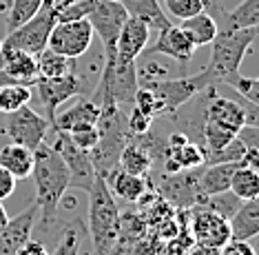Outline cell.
<instances>
[{
	"mask_svg": "<svg viewBox=\"0 0 259 255\" xmlns=\"http://www.w3.org/2000/svg\"><path fill=\"white\" fill-rule=\"evenodd\" d=\"M257 127V106L235 102L217 93L215 87L206 89V102L202 106V147L206 156L222 151L228 142L237 138L241 127ZM206 160V158H204Z\"/></svg>",
	"mask_w": 259,
	"mask_h": 255,
	"instance_id": "cell-1",
	"label": "cell"
},
{
	"mask_svg": "<svg viewBox=\"0 0 259 255\" xmlns=\"http://www.w3.org/2000/svg\"><path fill=\"white\" fill-rule=\"evenodd\" d=\"M33 185H36V200L33 204L42 213V224H54L60 202L69 189V169L62 162L60 153L51 144H40L33 151Z\"/></svg>",
	"mask_w": 259,
	"mask_h": 255,
	"instance_id": "cell-2",
	"label": "cell"
},
{
	"mask_svg": "<svg viewBox=\"0 0 259 255\" xmlns=\"http://www.w3.org/2000/svg\"><path fill=\"white\" fill-rule=\"evenodd\" d=\"M87 224H89V235L96 255H109L117 244V235H120V209L100 173L89 187Z\"/></svg>",
	"mask_w": 259,
	"mask_h": 255,
	"instance_id": "cell-3",
	"label": "cell"
},
{
	"mask_svg": "<svg viewBox=\"0 0 259 255\" xmlns=\"http://www.w3.org/2000/svg\"><path fill=\"white\" fill-rule=\"evenodd\" d=\"M259 33V27L248 29H228V31H217L210 49L208 64L204 67L206 74L213 78L215 85H222L228 76L237 74L244 56L255 45Z\"/></svg>",
	"mask_w": 259,
	"mask_h": 255,
	"instance_id": "cell-4",
	"label": "cell"
},
{
	"mask_svg": "<svg viewBox=\"0 0 259 255\" xmlns=\"http://www.w3.org/2000/svg\"><path fill=\"white\" fill-rule=\"evenodd\" d=\"M153 93L157 102V118L162 116H175L186 102H191L197 93H204L208 87H217L213 78L202 69L199 74L182 76V78H166L160 82L142 85Z\"/></svg>",
	"mask_w": 259,
	"mask_h": 255,
	"instance_id": "cell-5",
	"label": "cell"
},
{
	"mask_svg": "<svg viewBox=\"0 0 259 255\" xmlns=\"http://www.w3.org/2000/svg\"><path fill=\"white\" fill-rule=\"evenodd\" d=\"M54 25H56V9L42 7L36 16H31L20 27L7 31V38L3 40V47L25 51L29 56L38 58L47 49V40H49V33L54 29Z\"/></svg>",
	"mask_w": 259,
	"mask_h": 255,
	"instance_id": "cell-6",
	"label": "cell"
},
{
	"mask_svg": "<svg viewBox=\"0 0 259 255\" xmlns=\"http://www.w3.org/2000/svg\"><path fill=\"white\" fill-rule=\"evenodd\" d=\"M126 18L128 14L120 5V0H98L89 18H87L93 29V35L100 38L104 64H113L115 60V43Z\"/></svg>",
	"mask_w": 259,
	"mask_h": 255,
	"instance_id": "cell-7",
	"label": "cell"
},
{
	"mask_svg": "<svg viewBox=\"0 0 259 255\" xmlns=\"http://www.w3.org/2000/svg\"><path fill=\"white\" fill-rule=\"evenodd\" d=\"M36 89H38L40 102H42L45 111H47V120H49V124L54 122L58 109H60L67 100L93 91V87L84 78H80L75 71L62 76V78H38Z\"/></svg>",
	"mask_w": 259,
	"mask_h": 255,
	"instance_id": "cell-8",
	"label": "cell"
},
{
	"mask_svg": "<svg viewBox=\"0 0 259 255\" xmlns=\"http://www.w3.org/2000/svg\"><path fill=\"white\" fill-rule=\"evenodd\" d=\"M49 129V120L45 116L36 114L29 104L7 114V120H5V135L9 138V142L27 147L29 151H36L42 144Z\"/></svg>",
	"mask_w": 259,
	"mask_h": 255,
	"instance_id": "cell-9",
	"label": "cell"
},
{
	"mask_svg": "<svg viewBox=\"0 0 259 255\" xmlns=\"http://www.w3.org/2000/svg\"><path fill=\"white\" fill-rule=\"evenodd\" d=\"M93 43V29L89 20H71V22H56L47 40V49L60 53L64 58H78L87 56Z\"/></svg>",
	"mask_w": 259,
	"mask_h": 255,
	"instance_id": "cell-10",
	"label": "cell"
},
{
	"mask_svg": "<svg viewBox=\"0 0 259 255\" xmlns=\"http://www.w3.org/2000/svg\"><path fill=\"white\" fill-rule=\"evenodd\" d=\"M51 147L60 153L62 162L67 164V169H69V187L89 191L91 182L96 180V175H98L96 169H93L89 151L75 147L73 140L69 138V133H62V131H56V142Z\"/></svg>",
	"mask_w": 259,
	"mask_h": 255,
	"instance_id": "cell-11",
	"label": "cell"
},
{
	"mask_svg": "<svg viewBox=\"0 0 259 255\" xmlns=\"http://www.w3.org/2000/svg\"><path fill=\"white\" fill-rule=\"evenodd\" d=\"M191 233L202 248H222L231 240L228 220L206 206H191Z\"/></svg>",
	"mask_w": 259,
	"mask_h": 255,
	"instance_id": "cell-12",
	"label": "cell"
},
{
	"mask_svg": "<svg viewBox=\"0 0 259 255\" xmlns=\"http://www.w3.org/2000/svg\"><path fill=\"white\" fill-rule=\"evenodd\" d=\"M149 38H151V27L140 18L128 16L120 29V35H117L113 64H117V67L135 64L138 58L144 53V49L149 47Z\"/></svg>",
	"mask_w": 259,
	"mask_h": 255,
	"instance_id": "cell-13",
	"label": "cell"
},
{
	"mask_svg": "<svg viewBox=\"0 0 259 255\" xmlns=\"http://www.w3.org/2000/svg\"><path fill=\"white\" fill-rule=\"evenodd\" d=\"M38 62L25 51L3 47L0 51V87L3 85H22L31 87L38 82Z\"/></svg>",
	"mask_w": 259,
	"mask_h": 255,
	"instance_id": "cell-14",
	"label": "cell"
},
{
	"mask_svg": "<svg viewBox=\"0 0 259 255\" xmlns=\"http://www.w3.org/2000/svg\"><path fill=\"white\" fill-rule=\"evenodd\" d=\"M36 217H38L36 204H29L16 217H9L7 224L0 229V255H20L22 246L31 240Z\"/></svg>",
	"mask_w": 259,
	"mask_h": 255,
	"instance_id": "cell-15",
	"label": "cell"
},
{
	"mask_svg": "<svg viewBox=\"0 0 259 255\" xmlns=\"http://www.w3.org/2000/svg\"><path fill=\"white\" fill-rule=\"evenodd\" d=\"M144 53H153V56H166L168 60H175L180 67H184L193 60L195 56V47L184 35L180 25H166L164 29H157V38L151 49H144Z\"/></svg>",
	"mask_w": 259,
	"mask_h": 255,
	"instance_id": "cell-16",
	"label": "cell"
},
{
	"mask_svg": "<svg viewBox=\"0 0 259 255\" xmlns=\"http://www.w3.org/2000/svg\"><path fill=\"white\" fill-rule=\"evenodd\" d=\"M98 120H100V106L91 98L78 96V102H73L62 114H56L51 127H54V131L75 133V131H82V129L98 127Z\"/></svg>",
	"mask_w": 259,
	"mask_h": 255,
	"instance_id": "cell-17",
	"label": "cell"
},
{
	"mask_svg": "<svg viewBox=\"0 0 259 255\" xmlns=\"http://www.w3.org/2000/svg\"><path fill=\"white\" fill-rule=\"evenodd\" d=\"M191 171H180V175L170 173V177L162 182V193L166 195L170 202L182 204V206H199L204 202L206 195H202L199 191V173H193Z\"/></svg>",
	"mask_w": 259,
	"mask_h": 255,
	"instance_id": "cell-18",
	"label": "cell"
},
{
	"mask_svg": "<svg viewBox=\"0 0 259 255\" xmlns=\"http://www.w3.org/2000/svg\"><path fill=\"white\" fill-rule=\"evenodd\" d=\"M102 177H104V182H107L109 191L113 193V198H122V200H126V202L140 200L146 193V189H149L146 177L131 175V173H126V171H122L117 167L107 171Z\"/></svg>",
	"mask_w": 259,
	"mask_h": 255,
	"instance_id": "cell-19",
	"label": "cell"
},
{
	"mask_svg": "<svg viewBox=\"0 0 259 255\" xmlns=\"http://www.w3.org/2000/svg\"><path fill=\"white\" fill-rule=\"evenodd\" d=\"M231 227V240L250 242L259 235V202L257 200H241L237 211L228 220Z\"/></svg>",
	"mask_w": 259,
	"mask_h": 255,
	"instance_id": "cell-20",
	"label": "cell"
},
{
	"mask_svg": "<svg viewBox=\"0 0 259 255\" xmlns=\"http://www.w3.org/2000/svg\"><path fill=\"white\" fill-rule=\"evenodd\" d=\"M117 169L126 171L131 175H140V177H146L153 169V156L151 151L146 149L144 142L140 140H128L124 144V149L120 151L117 156Z\"/></svg>",
	"mask_w": 259,
	"mask_h": 255,
	"instance_id": "cell-21",
	"label": "cell"
},
{
	"mask_svg": "<svg viewBox=\"0 0 259 255\" xmlns=\"http://www.w3.org/2000/svg\"><path fill=\"white\" fill-rule=\"evenodd\" d=\"M241 162H217L206 164V169L199 173V191L202 195H217L231 191L233 173Z\"/></svg>",
	"mask_w": 259,
	"mask_h": 255,
	"instance_id": "cell-22",
	"label": "cell"
},
{
	"mask_svg": "<svg viewBox=\"0 0 259 255\" xmlns=\"http://www.w3.org/2000/svg\"><path fill=\"white\" fill-rule=\"evenodd\" d=\"M0 167L14 175L16 180H25V177L31 175L33 169V151L9 142V144H5L0 149Z\"/></svg>",
	"mask_w": 259,
	"mask_h": 255,
	"instance_id": "cell-23",
	"label": "cell"
},
{
	"mask_svg": "<svg viewBox=\"0 0 259 255\" xmlns=\"http://www.w3.org/2000/svg\"><path fill=\"white\" fill-rule=\"evenodd\" d=\"M180 29L184 31V35L188 40L193 43V47H206V45H210L215 40V35H217V22H215V18L210 16V14H206V11H202V14H195V16H191V18H186V20H182L180 22Z\"/></svg>",
	"mask_w": 259,
	"mask_h": 255,
	"instance_id": "cell-24",
	"label": "cell"
},
{
	"mask_svg": "<svg viewBox=\"0 0 259 255\" xmlns=\"http://www.w3.org/2000/svg\"><path fill=\"white\" fill-rule=\"evenodd\" d=\"M120 5L131 18L144 20L151 27V31H157V29H164L166 25H170L160 0H120Z\"/></svg>",
	"mask_w": 259,
	"mask_h": 255,
	"instance_id": "cell-25",
	"label": "cell"
},
{
	"mask_svg": "<svg viewBox=\"0 0 259 255\" xmlns=\"http://www.w3.org/2000/svg\"><path fill=\"white\" fill-rule=\"evenodd\" d=\"M259 27V0H241L235 9H228L222 22L217 25L220 31L228 29H248Z\"/></svg>",
	"mask_w": 259,
	"mask_h": 255,
	"instance_id": "cell-26",
	"label": "cell"
},
{
	"mask_svg": "<svg viewBox=\"0 0 259 255\" xmlns=\"http://www.w3.org/2000/svg\"><path fill=\"white\" fill-rule=\"evenodd\" d=\"M231 193L239 200H257L259 198V171L241 162L231 180Z\"/></svg>",
	"mask_w": 259,
	"mask_h": 255,
	"instance_id": "cell-27",
	"label": "cell"
},
{
	"mask_svg": "<svg viewBox=\"0 0 259 255\" xmlns=\"http://www.w3.org/2000/svg\"><path fill=\"white\" fill-rule=\"evenodd\" d=\"M38 62V76L40 78H62V76L71 74L75 69V60L71 58H64L60 53L45 49L40 56L36 58Z\"/></svg>",
	"mask_w": 259,
	"mask_h": 255,
	"instance_id": "cell-28",
	"label": "cell"
},
{
	"mask_svg": "<svg viewBox=\"0 0 259 255\" xmlns=\"http://www.w3.org/2000/svg\"><path fill=\"white\" fill-rule=\"evenodd\" d=\"M31 100V87L22 85H3L0 87V114H11L20 106H27Z\"/></svg>",
	"mask_w": 259,
	"mask_h": 255,
	"instance_id": "cell-29",
	"label": "cell"
},
{
	"mask_svg": "<svg viewBox=\"0 0 259 255\" xmlns=\"http://www.w3.org/2000/svg\"><path fill=\"white\" fill-rule=\"evenodd\" d=\"M42 3L45 0H11L9 9H7V31L20 27L31 16H36L42 9Z\"/></svg>",
	"mask_w": 259,
	"mask_h": 255,
	"instance_id": "cell-30",
	"label": "cell"
},
{
	"mask_svg": "<svg viewBox=\"0 0 259 255\" xmlns=\"http://www.w3.org/2000/svg\"><path fill=\"white\" fill-rule=\"evenodd\" d=\"M98 0H64L56 9V22H71V20H84L89 18Z\"/></svg>",
	"mask_w": 259,
	"mask_h": 255,
	"instance_id": "cell-31",
	"label": "cell"
},
{
	"mask_svg": "<svg viewBox=\"0 0 259 255\" xmlns=\"http://www.w3.org/2000/svg\"><path fill=\"white\" fill-rule=\"evenodd\" d=\"M222 85H226V87H231L235 89V91L241 96V100L244 102H248V104H255L259 102V80L257 78H248V76H241L239 71L237 74H233V76H228L226 80L222 82Z\"/></svg>",
	"mask_w": 259,
	"mask_h": 255,
	"instance_id": "cell-32",
	"label": "cell"
},
{
	"mask_svg": "<svg viewBox=\"0 0 259 255\" xmlns=\"http://www.w3.org/2000/svg\"><path fill=\"white\" fill-rule=\"evenodd\" d=\"M239 204H241V200L237 198V195H233L231 191H226V193H217V195H206L204 202L199 204V206H206V209L215 211L217 215H222V217H226V220H231L233 213L237 211Z\"/></svg>",
	"mask_w": 259,
	"mask_h": 255,
	"instance_id": "cell-33",
	"label": "cell"
},
{
	"mask_svg": "<svg viewBox=\"0 0 259 255\" xmlns=\"http://www.w3.org/2000/svg\"><path fill=\"white\" fill-rule=\"evenodd\" d=\"M164 5H166V18L170 20H186V18L195 16V14H202L204 11V3L202 0H164Z\"/></svg>",
	"mask_w": 259,
	"mask_h": 255,
	"instance_id": "cell-34",
	"label": "cell"
},
{
	"mask_svg": "<svg viewBox=\"0 0 259 255\" xmlns=\"http://www.w3.org/2000/svg\"><path fill=\"white\" fill-rule=\"evenodd\" d=\"M153 129V118H149L146 114H142L140 109L131 106L126 114V131L131 138H140V135H146Z\"/></svg>",
	"mask_w": 259,
	"mask_h": 255,
	"instance_id": "cell-35",
	"label": "cell"
},
{
	"mask_svg": "<svg viewBox=\"0 0 259 255\" xmlns=\"http://www.w3.org/2000/svg\"><path fill=\"white\" fill-rule=\"evenodd\" d=\"M49 255H80V229L78 227L64 229L56 251L49 253Z\"/></svg>",
	"mask_w": 259,
	"mask_h": 255,
	"instance_id": "cell-36",
	"label": "cell"
},
{
	"mask_svg": "<svg viewBox=\"0 0 259 255\" xmlns=\"http://www.w3.org/2000/svg\"><path fill=\"white\" fill-rule=\"evenodd\" d=\"M69 138L73 140L75 147H80V149H84V151H91L100 142V131H98V127H91V129H82V131L69 133Z\"/></svg>",
	"mask_w": 259,
	"mask_h": 255,
	"instance_id": "cell-37",
	"label": "cell"
},
{
	"mask_svg": "<svg viewBox=\"0 0 259 255\" xmlns=\"http://www.w3.org/2000/svg\"><path fill=\"white\" fill-rule=\"evenodd\" d=\"M220 251H222L220 255H257L250 242H244V240H228Z\"/></svg>",
	"mask_w": 259,
	"mask_h": 255,
	"instance_id": "cell-38",
	"label": "cell"
},
{
	"mask_svg": "<svg viewBox=\"0 0 259 255\" xmlns=\"http://www.w3.org/2000/svg\"><path fill=\"white\" fill-rule=\"evenodd\" d=\"M14 191H16V177L0 167V202L11 198V193Z\"/></svg>",
	"mask_w": 259,
	"mask_h": 255,
	"instance_id": "cell-39",
	"label": "cell"
},
{
	"mask_svg": "<svg viewBox=\"0 0 259 255\" xmlns=\"http://www.w3.org/2000/svg\"><path fill=\"white\" fill-rule=\"evenodd\" d=\"M202 3H204V11L213 16L215 22L220 25L222 18L226 16V11H228V9H226V3H224V0H202Z\"/></svg>",
	"mask_w": 259,
	"mask_h": 255,
	"instance_id": "cell-40",
	"label": "cell"
},
{
	"mask_svg": "<svg viewBox=\"0 0 259 255\" xmlns=\"http://www.w3.org/2000/svg\"><path fill=\"white\" fill-rule=\"evenodd\" d=\"M20 255H49V253H47L45 244H40V242H36V240H29L27 244L22 246Z\"/></svg>",
	"mask_w": 259,
	"mask_h": 255,
	"instance_id": "cell-41",
	"label": "cell"
},
{
	"mask_svg": "<svg viewBox=\"0 0 259 255\" xmlns=\"http://www.w3.org/2000/svg\"><path fill=\"white\" fill-rule=\"evenodd\" d=\"M60 3H64V0H45L42 7H58Z\"/></svg>",
	"mask_w": 259,
	"mask_h": 255,
	"instance_id": "cell-42",
	"label": "cell"
},
{
	"mask_svg": "<svg viewBox=\"0 0 259 255\" xmlns=\"http://www.w3.org/2000/svg\"><path fill=\"white\" fill-rule=\"evenodd\" d=\"M0 51H3V40H0Z\"/></svg>",
	"mask_w": 259,
	"mask_h": 255,
	"instance_id": "cell-43",
	"label": "cell"
}]
</instances>
